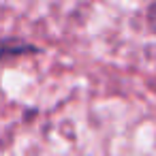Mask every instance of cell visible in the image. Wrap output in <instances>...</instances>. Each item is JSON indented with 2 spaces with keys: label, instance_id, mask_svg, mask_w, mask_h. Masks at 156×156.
Returning a JSON list of instances; mask_svg holds the SVG:
<instances>
[]
</instances>
